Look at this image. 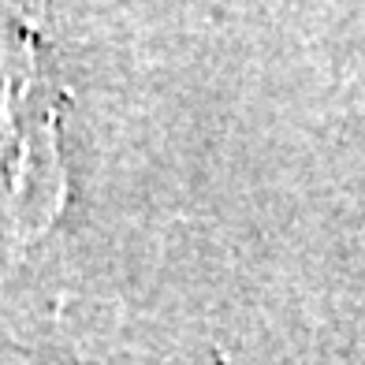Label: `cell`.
<instances>
[{
	"mask_svg": "<svg viewBox=\"0 0 365 365\" xmlns=\"http://www.w3.org/2000/svg\"><path fill=\"white\" fill-rule=\"evenodd\" d=\"M60 164L53 120L38 101L30 41L0 48V205L8 220L38 235L60 212Z\"/></svg>",
	"mask_w": 365,
	"mask_h": 365,
	"instance_id": "cell-1",
	"label": "cell"
}]
</instances>
